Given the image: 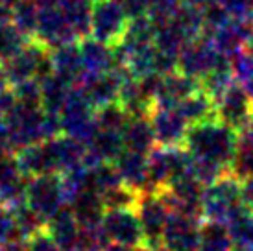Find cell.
<instances>
[{
	"instance_id": "obj_1",
	"label": "cell",
	"mask_w": 253,
	"mask_h": 251,
	"mask_svg": "<svg viewBox=\"0 0 253 251\" xmlns=\"http://www.w3.org/2000/svg\"><path fill=\"white\" fill-rule=\"evenodd\" d=\"M239 142L240 133L214 117L190 126L183 146L187 148V152L192 157L216 161L225 168H229L233 157L237 154Z\"/></svg>"
},
{
	"instance_id": "obj_2",
	"label": "cell",
	"mask_w": 253,
	"mask_h": 251,
	"mask_svg": "<svg viewBox=\"0 0 253 251\" xmlns=\"http://www.w3.org/2000/svg\"><path fill=\"white\" fill-rule=\"evenodd\" d=\"M246 207L240 200V179L229 170L220 179L207 185L202 198V216L205 222L227 225L239 210Z\"/></svg>"
},
{
	"instance_id": "obj_3",
	"label": "cell",
	"mask_w": 253,
	"mask_h": 251,
	"mask_svg": "<svg viewBox=\"0 0 253 251\" xmlns=\"http://www.w3.org/2000/svg\"><path fill=\"white\" fill-rule=\"evenodd\" d=\"M137 216L141 220L144 242L150 248H157L163 242V233L170 218V207L165 202L161 190H142L137 196Z\"/></svg>"
},
{
	"instance_id": "obj_4",
	"label": "cell",
	"mask_w": 253,
	"mask_h": 251,
	"mask_svg": "<svg viewBox=\"0 0 253 251\" xmlns=\"http://www.w3.org/2000/svg\"><path fill=\"white\" fill-rule=\"evenodd\" d=\"M100 227L106 233L107 240L126 248L146 246L141 220L137 210L131 207H111L100 220Z\"/></svg>"
},
{
	"instance_id": "obj_5",
	"label": "cell",
	"mask_w": 253,
	"mask_h": 251,
	"mask_svg": "<svg viewBox=\"0 0 253 251\" xmlns=\"http://www.w3.org/2000/svg\"><path fill=\"white\" fill-rule=\"evenodd\" d=\"M202 216H190L185 212L172 210L167 222L165 233H163V242L170 251H198L202 244Z\"/></svg>"
},
{
	"instance_id": "obj_6",
	"label": "cell",
	"mask_w": 253,
	"mask_h": 251,
	"mask_svg": "<svg viewBox=\"0 0 253 251\" xmlns=\"http://www.w3.org/2000/svg\"><path fill=\"white\" fill-rule=\"evenodd\" d=\"M225 56H222L214 44H212L207 37H198L189 41L179 52V63L177 69L181 70L183 74H187L190 78L202 80L205 74H209L214 67H218L224 61Z\"/></svg>"
},
{
	"instance_id": "obj_7",
	"label": "cell",
	"mask_w": 253,
	"mask_h": 251,
	"mask_svg": "<svg viewBox=\"0 0 253 251\" xmlns=\"http://www.w3.org/2000/svg\"><path fill=\"white\" fill-rule=\"evenodd\" d=\"M214 105H216V119L235 127L239 133L244 129V126L253 115L252 96L237 80L214 100Z\"/></svg>"
},
{
	"instance_id": "obj_8",
	"label": "cell",
	"mask_w": 253,
	"mask_h": 251,
	"mask_svg": "<svg viewBox=\"0 0 253 251\" xmlns=\"http://www.w3.org/2000/svg\"><path fill=\"white\" fill-rule=\"evenodd\" d=\"M150 122L157 146H183L190 124L183 119L177 107H152Z\"/></svg>"
},
{
	"instance_id": "obj_9",
	"label": "cell",
	"mask_w": 253,
	"mask_h": 251,
	"mask_svg": "<svg viewBox=\"0 0 253 251\" xmlns=\"http://www.w3.org/2000/svg\"><path fill=\"white\" fill-rule=\"evenodd\" d=\"M214 44V48L227 59L246 50L253 42V21L250 19H231L225 26L218 28L211 35H204Z\"/></svg>"
},
{
	"instance_id": "obj_10",
	"label": "cell",
	"mask_w": 253,
	"mask_h": 251,
	"mask_svg": "<svg viewBox=\"0 0 253 251\" xmlns=\"http://www.w3.org/2000/svg\"><path fill=\"white\" fill-rule=\"evenodd\" d=\"M202 89V84L196 78L183 74L181 70L161 76L159 89L154 98V107H177L187 96Z\"/></svg>"
},
{
	"instance_id": "obj_11",
	"label": "cell",
	"mask_w": 253,
	"mask_h": 251,
	"mask_svg": "<svg viewBox=\"0 0 253 251\" xmlns=\"http://www.w3.org/2000/svg\"><path fill=\"white\" fill-rule=\"evenodd\" d=\"M177 111L183 115V119L187 120L190 126L204 122V120L214 119L216 117V105L212 96H209L204 89H198L196 92H192L190 96H187L181 104L177 105Z\"/></svg>"
},
{
	"instance_id": "obj_12",
	"label": "cell",
	"mask_w": 253,
	"mask_h": 251,
	"mask_svg": "<svg viewBox=\"0 0 253 251\" xmlns=\"http://www.w3.org/2000/svg\"><path fill=\"white\" fill-rule=\"evenodd\" d=\"M124 142L129 146L131 152H139V154L144 155L150 154L155 144H157L150 119L137 117L131 124L127 126L126 133H124Z\"/></svg>"
},
{
	"instance_id": "obj_13",
	"label": "cell",
	"mask_w": 253,
	"mask_h": 251,
	"mask_svg": "<svg viewBox=\"0 0 253 251\" xmlns=\"http://www.w3.org/2000/svg\"><path fill=\"white\" fill-rule=\"evenodd\" d=\"M170 21L176 24L187 41L198 39L204 35V9L198 6H192L189 2L183 0L181 6L177 7V11Z\"/></svg>"
},
{
	"instance_id": "obj_14",
	"label": "cell",
	"mask_w": 253,
	"mask_h": 251,
	"mask_svg": "<svg viewBox=\"0 0 253 251\" xmlns=\"http://www.w3.org/2000/svg\"><path fill=\"white\" fill-rule=\"evenodd\" d=\"M227 229L235 250L253 251V210L244 207L229 220Z\"/></svg>"
},
{
	"instance_id": "obj_15",
	"label": "cell",
	"mask_w": 253,
	"mask_h": 251,
	"mask_svg": "<svg viewBox=\"0 0 253 251\" xmlns=\"http://www.w3.org/2000/svg\"><path fill=\"white\" fill-rule=\"evenodd\" d=\"M233 240L229 229L224 223L204 222L202 225V244L198 251H233Z\"/></svg>"
},
{
	"instance_id": "obj_16",
	"label": "cell",
	"mask_w": 253,
	"mask_h": 251,
	"mask_svg": "<svg viewBox=\"0 0 253 251\" xmlns=\"http://www.w3.org/2000/svg\"><path fill=\"white\" fill-rule=\"evenodd\" d=\"M98 32L104 39L120 37L126 30V11L115 4H106L98 13Z\"/></svg>"
},
{
	"instance_id": "obj_17",
	"label": "cell",
	"mask_w": 253,
	"mask_h": 251,
	"mask_svg": "<svg viewBox=\"0 0 253 251\" xmlns=\"http://www.w3.org/2000/svg\"><path fill=\"white\" fill-rule=\"evenodd\" d=\"M229 172L237 175L239 179L253 177V144L240 140L237 154L229 165Z\"/></svg>"
},
{
	"instance_id": "obj_18",
	"label": "cell",
	"mask_w": 253,
	"mask_h": 251,
	"mask_svg": "<svg viewBox=\"0 0 253 251\" xmlns=\"http://www.w3.org/2000/svg\"><path fill=\"white\" fill-rule=\"evenodd\" d=\"M227 170H229V168H225L224 165H220L216 161L192 157V172H194V175L204 183L205 187L214 183L216 179H220Z\"/></svg>"
},
{
	"instance_id": "obj_19",
	"label": "cell",
	"mask_w": 253,
	"mask_h": 251,
	"mask_svg": "<svg viewBox=\"0 0 253 251\" xmlns=\"http://www.w3.org/2000/svg\"><path fill=\"white\" fill-rule=\"evenodd\" d=\"M231 21L229 13L225 11L220 2H212L204 9V35H211L212 32H216L218 28L225 26Z\"/></svg>"
},
{
	"instance_id": "obj_20",
	"label": "cell",
	"mask_w": 253,
	"mask_h": 251,
	"mask_svg": "<svg viewBox=\"0 0 253 251\" xmlns=\"http://www.w3.org/2000/svg\"><path fill=\"white\" fill-rule=\"evenodd\" d=\"M231 19H250L253 13V0H218Z\"/></svg>"
},
{
	"instance_id": "obj_21",
	"label": "cell",
	"mask_w": 253,
	"mask_h": 251,
	"mask_svg": "<svg viewBox=\"0 0 253 251\" xmlns=\"http://www.w3.org/2000/svg\"><path fill=\"white\" fill-rule=\"evenodd\" d=\"M240 200L248 209L253 210V177L240 179Z\"/></svg>"
},
{
	"instance_id": "obj_22",
	"label": "cell",
	"mask_w": 253,
	"mask_h": 251,
	"mask_svg": "<svg viewBox=\"0 0 253 251\" xmlns=\"http://www.w3.org/2000/svg\"><path fill=\"white\" fill-rule=\"evenodd\" d=\"M240 140L253 144V115H252V119L248 120V124L244 126V129L240 131Z\"/></svg>"
},
{
	"instance_id": "obj_23",
	"label": "cell",
	"mask_w": 253,
	"mask_h": 251,
	"mask_svg": "<svg viewBox=\"0 0 253 251\" xmlns=\"http://www.w3.org/2000/svg\"><path fill=\"white\" fill-rule=\"evenodd\" d=\"M239 84H242V87L246 89V92L252 96V100H253V70L248 74L246 78H244V80H242V82H239Z\"/></svg>"
},
{
	"instance_id": "obj_24",
	"label": "cell",
	"mask_w": 253,
	"mask_h": 251,
	"mask_svg": "<svg viewBox=\"0 0 253 251\" xmlns=\"http://www.w3.org/2000/svg\"><path fill=\"white\" fill-rule=\"evenodd\" d=\"M248 48H252V50H253V42H252V44H250V46H248Z\"/></svg>"
},
{
	"instance_id": "obj_25",
	"label": "cell",
	"mask_w": 253,
	"mask_h": 251,
	"mask_svg": "<svg viewBox=\"0 0 253 251\" xmlns=\"http://www.w3.org/2000/svg\"><path fill=\"white\" fill-rule=\"evenodd\" d=\"M235 251H240V250H235Z\"/></svg>"
}]
</instances>
